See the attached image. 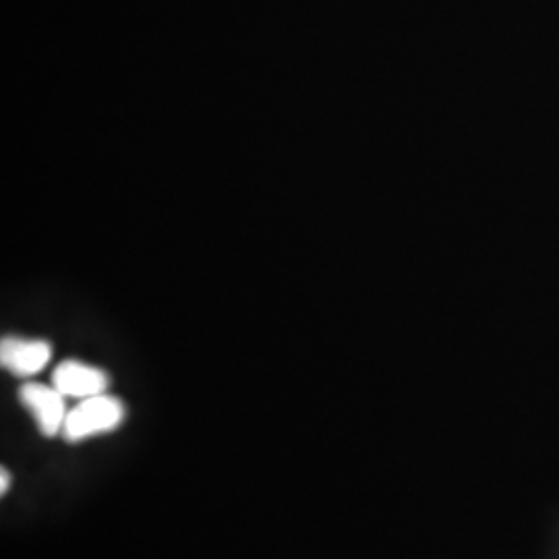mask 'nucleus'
Returning a JSON list of instances; mask_svg holds the SVG:
<instances>
[{
  "instance_id": "5",
  "label": "nucleus",
  "mask_w": 559,
  "mask_h": 559,
  "mask_svg": "<svg viewBox=\"0 0 559 559\" xmlns=\"http://www.w3.org/2000/svg\"><path fill=\"white\" fill-rule=\"evenodd\" d=\"M11 483H13L11 473H9L7 468H2V471H0V496H7V493H9V489H11Z\"/></svg>"
},
{
  "instance_id": "4",
  "label": "nucleus",
  "mask_w": 559,
  "mask_h": 559,
  "mask_svg": "<svg viewBox=\"0 0 559 559\" xmlns=\"http://www.w3.org/2000/svg\"><path fill=\"white\" fill-rule=\"evenodd\" d=\"M52 385L64 399L87 400L108 394L110 376L94 365L67 359L52 373Z\"/></svg>"
},
{
  "instance_id": "3",
  "label": "nucleus",
  "mask_w": 559,
  "mask_h": 559,
  "mask_svg": "<svg viewBox=\"0 0 559 559\" xmlns=\"http://www.w3.org/2000/svg\"><path fill=\"white\" fill-rule=\"evenodd\" d=\"M52 359V344L48 340L4 336L0 342V365L15 378H34Z\"/></svg>"
},
{
  "instance_id": "2",
  "label": "nucleus",
  "mask_w": 559,
  "mask_h": 559,
  "mask_svg": "<svg viewBox=\"0 0 559 559\" xmlns=\"http://www.w3.org/2000/svg\"><path fill=\"white\" fill-rule=\"evenodd\" d=\"M64 396L60 394L55 385H44L29 381L21 385L20 402L21 406L29 413V417L36 423L38 433L52 440L60 438L64 429V420L69 415Z\"/></svg>"
},
{
  "instance_id": "1",
  "label": "nucleus",
  "mask_w": 559,
  "mask_h": 559,
  "mask_svg": "<svg viewBox=\"0 0 559 559\" xmlns=\"http://www.w3.org/2000/svg\"><path fill=\"white\" fill-rule=\"evenodd\" d=\"M124 420H127V406L122 400L112 394L80 400V404L69 411L60 438L67 443L94 440V438L119 431Z\"/></svg>"
}]
</instances>
